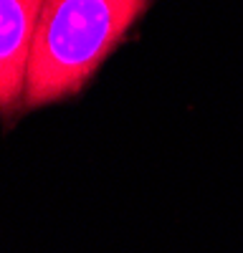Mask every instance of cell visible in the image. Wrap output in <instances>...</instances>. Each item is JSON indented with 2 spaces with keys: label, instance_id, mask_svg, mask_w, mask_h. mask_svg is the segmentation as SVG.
Returning <instances> with one entry per match:
<instances>
[{
  "label": "cell",
  "instance_id": "cell-2",
  "mask_svg": "<svg viewBox=\"0 0 243 253\" xmlns=\"http://www.w3.org/2000/svg\"><path fill=\"white\" fill-rule=\"evenodd\" d=\"M40 0H0V119L23 109Z\"/></svg>",
  "mask_w": 243,
  "mask_h": 253
},
{
  "label": "cell",
  "instance_id": "cell-1",
  "mask_svg": "<svg viewBox=\"0 0 243 253\" xmlns=\"http://www.w3.org/2000/svg\"><path fill=\"white\" fill-rule=\"evenodd\" d=\"M152 0H40L23 109L84 91Z\"/></svg>",
  "mask_w": 243,
  "mask_h": 253
}]
</instances>
